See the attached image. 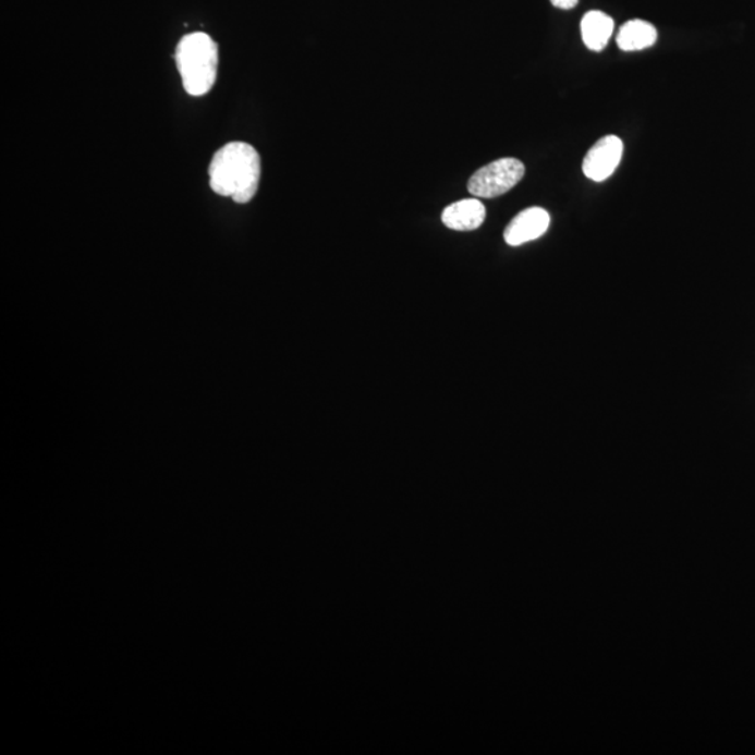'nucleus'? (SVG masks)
<instances>
[{
	"mask_svg": "<svg viewBox=\"0 0 755 755\" xmlns=\"http://www.w3.org/2000/svg\"><path fill=\"white\" fill-rule=\"evenodd\" d=\"M260 156L254 146L231 142L216 151L210 162V187L217 195L231 197L235 204H248L258 192Z\"/></svg>",
	"mask_w": 755,
	"mask_h": 755,
	"instance_id": "nucleus-1",
	"label": "nucleus"
},
{
	"mask_svg": "<svg viewBox=\"0 0 755 755\" xmlns=\"http://www.w3.org/2000/svg\"><path fill=\"white\" fill-rule=\"evenodd\" d=\"M175 63L185 92L194 97L205 96L216 83L219 46L206 33L187 34L176 46Z\"/></svg>",
	"mask_w": 755,
	"mask_h": 755,
	"instance_id": "nucleus-2",
	"label": "nucleus"
},
{
	"mask_svg": "<svg viewBox=\"0 0 755 755\" xmlns=\"http://www.w3.org/2000/svg\"><path fill=\"white\" fill-rule=\"evenodd\" d=\"M525 176V166L516 159H501L490 162L468 180L467 190L473 196L492 197L501 196L515 187Z\"/></svg>",
	"mask_w": 755,
	"mask_h": 755,
	"instance_id": "nucleus-3",
	"label": "nucleus"
},
{
	"mask_svg": "<svg viewBox=\"0 0 755 755\" xmlns=\"http://www.w3.org/2000/svg\"><path fill=\"white\" fill-rule=\"evenodd\" d=\"M623 141L617 136H605L590 147L582 165L586 178L595 182H604L614 174L623 159Z\"/></svg>",
	"mask_w": 755,
	"mask_h": 755,
	"instance_id": "nucleus-4",
	"label": "nucleus"
},
{
	"mask_svg": "<svg viewBox=\"0 0 755 755\" xmlns=\"http://www.w3.org/2000/svg\"><path fill=\"white\" fill-rule=\"evenodd\" d=\"M549 227V211L541 207H529L513 217L511 223L507 226L503 239L508 245L520 246L540 239L547 233Z\"/></svg>",
	"mask_w": 755,
	"mask_h": 755,
	"instance_id": "nucleus-5",
	"label": "nucleus"
},
{
	"mask_svg": "<svg viewBox=\"0 0 755 755\" xmlns=\"http://www.w3.org/2000/svg\"><path fill=\"white\" fill-rule=\"evenodd\" d=\"M486 220V207L478 199H463L442 211V223L455 231L477 230Z\"/></svg>",
	"mask_w": 755,
	"mask_h": 755,
	"instance_id": "nucleus-6",
	"label": "nucleus"
},
{
	"mask_svg": "<svg viewBox=\"0 0 755 755\" xmlns=\"http://www.w3.org/2000/svg\"><path fill=\"white\" fill-rule=\"evenodd\" d=\"M614 33V20L599 10L587 12L581 22V34L584 44L590 51H604Z\"/></svg>",
	"mask_w": 755,
	"mask_h": 755,
	"instance_id": "nucleus-7",
	"label": "nucleus"
},
{
	"mask_svg": "<svg viewBox=\"0 0 755 755\" xmlns=\"http://www.w3.org/2000/svg\"><path fill=\"white\" fill-rule=\"evenodd\" d=\"M656 41H658V32L654 24L638 19L623 24L617 34V46L626 52L654 47Z\"/></svg>",
	"mask_w": 755,
	"mask_h": 755,
	"instance_id": "nucleus-8",
	"label": "nucleus"
},
{
	"mask_svg": "<svg viewBox=\"0 0 755 755\" xmlns=\"http://www.w3.org/2000/svg\"><path fill=\"white\" fill-rule=\"evenodd\" d=\"M580 0H551L552 7L562 10L574 9Z\"/></svg>",
	"mask_w": 755,
	"mask_h": 755,
	"instance_id": "nucleus-9",
	"label": "nucleus"
}]
</instances>
